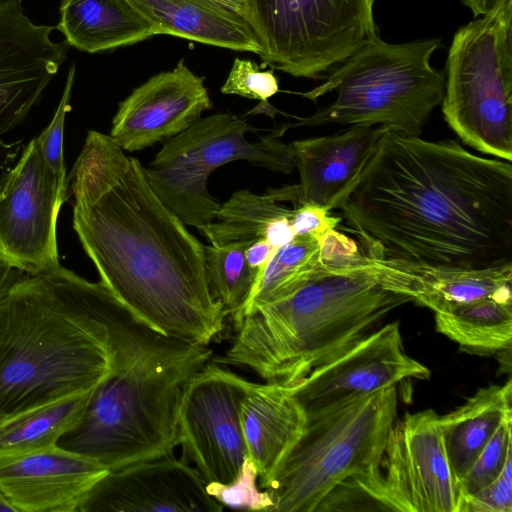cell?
<instances>
[{
  "mask_svg": "<svg viewBox=\"0 0 512 512\" xmlns=\"http://www.w3.org/2000/svg\"><path fill=\"white\" fill-rule=\"evenodd\" d=\"M23 272L0 262V298L7 288L19 278Z\"/></svg>",
  "mask_w": 512,
  "mask_h": 512,
  "instance_id": "74e56055",
  "label": "cell"
},
{
  "mask_svg": "<svg viewBox=\"0 0 512 512\" xmlns=\"http://www.w3.org/2000/svg\"><path fill=\"white\" fill-rule=\"evenodd\" d=\"M244 17L251 24L249 0H214ZM252 26V25H251Z\"/></svg>",
  "mask_w": 512,
  "mask_h": 512,
  "instance_id": "f35d334b",
  "label": "cell"
},
{
  "mask_svg": "<svg viewBox=\"0 0 512 512\" xmlns=\"http://www.w3.org/2000/svg\"><path fill=\"white\" fill-rule=\"evenodd\" d=\"M0 511H12L16 512L15 508L9 503V501L0 492Z\"/></svg>",
  "mask_w": 512,
  "mask_h": 512,
  "instance_id": "ab89813d",
  "label": "cell"
},
{
  "mask_svg": "<svg viewBox=\"0 0 512 512\" xmlns=\"http://www.w3.org/2000/svg\"><path fill=\"white\" fill-rule=\"evenodd\" d=\"M144 166L90 130L68 176L73 227L100 282L164 334L209 346L225 314L211 296L204 244L150 187Z\"/></svg>",
  "mask_w": 512,
  "mask_h": 512,
  "instance_id": "7a4b0ae2",
  "label": "cell"
},
{
  "mask_svg": "<svg viewBox=\"0 0 512 512\" xmlns=\"http://www.w3.org/2000/svg\"><path fill=\"white\" fill-rule=\"evenodd\" d=\"M57 29L69 46L88 53L113 50L158 35L132 0H61Z\"/></svg>",
  "mask_w": 512,
  "mask_h": 512,
  "instance_id": "603a6c76",
  "label": "cell"
},
{
  "mask_svg": "<svg viewBox=\"0 0 512 512\" xmlns=\"http://www.w3.org/2000/svg\"><path fill=\"white\" fill-rule=\"evenodd\" d=\"M340 210L370 258L465 269L512 264V164L451 139L387 128Z\"/></svg>",
  "mask_w": 512,
  "mask_h": 512,
  "instance_id": "6da1fadb",
  "label": "cell"
},
{
  "mask_svg": "<svg viewBox=\"0 0 512 512\" xmlns=\"http://www.w3.org/2000/svg\"><path fill=\"white\" fill-rule=\"evenodd\" d=\"M19 1H22V0H19Z\"/></svg>",
  "mask_w": 512,
  "mask_h": 512,
  "instance_id": "60d3db41",
  "label": "cell"
},
{
  "mask_svg": "<svg viewBox=\"0 0 512 512\" xmlns=\"http://www.w3.org/2000/svg\"><path fill=\"white\" fill-rule=\"evenodd\" d=\"M430 375L426 366L405 352L399 322L395 321L313 368L290 387L306 416H311L396 386L405 379L424 380Z\"/></svg>",
  "mask_w": 512,
  "mask_h": 512,
  "instance_id": "5bb4252c",
  "label": "cell"
},
{
  "mask_svg": "<svg viewBox=\"0 0 512 512\" xmlns=\"http://www.w3.org/2000/svg\"><path fill=\"white\" fill-rule=\"evenodd\" d=\"M436 330L476 355L505 354L512 347V298L485 297L435 313Z\"/></svg>",
  "mask_w": 512,
  "mask_h": 512,
  "instance_id": "d4e9b609",
  "label": "cell"
},
{
  "mask_svg": "<svg viewBox=\"0 0 512 512\" xmlns=\"http://www.w3.org/2000/svg\"><path fill=\"white\" fill-rule=\"evenodd\" d=\"M326 258L324 270L296 293L246 313L217 362L293 386L412 301L383 288L367 271L364 253Z\"/></svg>",
  "mask_w": 512,
  "mask_h": 512,
  "instance_id": "5b68a950",
  "label": "cell"
},
{
  "mask_svg": "<svg viewBox=\"0 0 512 512\" xmlns=\"http://www.w3.org/2000/svg\"><path fill=\"white\" fill-rule=\"evenodd\" d=\"M114 295L62 267L0 298V425L93 391L110 373Z\"/></svg>",
  "mask_w": 512,
  "mask_h": 512,
  "instance_id": "3957f363",
  "label": "cell"
},
{
  "mask_svg": "<svg viewBox=\"0 0 512 512\" xmlns=\"http://www.w3.org/2000/svg\"><path fill=\"white\" fill-rule=\"evenodd\" d=\"M91 392L33 410L0 425V454L57 445L59 438L80 418Z\"/></svg>",
  "mask_w": 512,
  "mask_h": 512,
  "instance_id": "83f0119b",
  "label": "cell"
},
{
  "mask_svg": "<svg viewBox=\"0 0 512 512\" xmlns=\"http://www.w3.org/2000/svg\"><path fill=\"white\" fill-rule=\"evenodd\" d=\"M198 470L173 454L110 469L79 512H220Z\"/></svg>",
  "mask_w": 512,
  "mask_h": 512,
  "instance_id": "9a60e30c",
  "label": "cell"
},
{
  "mask_svg": "<svg viewBox=\"0 0 512 512\" xmlns=\"http://www.w3.org/2000/svg\"><path fill=\"white\" fill-rule=\"evenodd\" d=\"M107 472L98 462L58 445L0 454V492L16 512H79Z\"/></svg>",
  "mask_w": 512,
  "mask_h": 512,
  "instance_id": "d6986e66",
  "label": "cell"
},
{
  "mask_svg": "<svg viewBox=\"0 0 512 512\" xmlns=\"http://www.w3.org/2000/svg\"><path fill=\"white\" fill-rule=\"evenodd\" d=\"M251 243L204 245L205 273L212 298L236 327L257 283L245 249Z\"/></svg>",
  "mask_w": 512,
  "mask_h": 512,
  "instance_id": "f1b7e54d",
  "label": "cell"
},
{
  "mask_svg": "<svg viewBox=\"0 0 512 512\" xmlns=\"http://www.w3.org/2000/svg\"><path fill=\"white\" fill-rule=\"evenodd\" d=\"M462 512H512V458L493 482L465 497Z\"/></svg>",
  "mask_w": 512,
  "mask_h": 512,
  "instance_id": "836d02e7",
  "label": "cell"
},
{
  "mask_svg": "<svg viewBox=\"0 0 512 512\" xmlns=\"http://www.w3.org/2000/svg\"><path fill=\"white\" fill-rule=\"evenodd\" d=\"M67 188L33 138L0 179V262L29 275L60 266L57 220Z\"/></svg>",
  "mask_w": 512,
  "mask_h": 512,
  "instance_id": "8fae6325",
  "label": "cell"
},
{
  "mask_svg": "<svg viewBox=\"0 0 512 512\" xmlns=\"http://www.w3.org/2000/svg\"><path fill=\"white\" fill-rule=\"evenodd\" d=\"M109 323L111 371L57 441L108 470L173 454L184 390L213 355L209 346L150 326L115 296Z\"/></svg>",
  "mask_w": 512,
  "mask_h": 512,
  "instance_id": "277c9868",
  "label": "cell"
},
{
  "mask_svg": "<svg viewBox=\"0 0 512 512\" xmlns=\"http://www.w3.org/2000/svg\"><path fill=\"white\" fill-rule=\"evenodd\" d=\"M444 72L448 126L467 146L512 162V0L454 34Z\"/></svg>",
  "mask_w": 512,
  "mask_h": 512,
  "instance_id": "ba28073f",
  "label": "cell"
},
{
  "mask_svg": "<svg viewBox=\"0 0 512 512\" xmlns=\"http://www.w3.org/2000/svg\"><path fill=\"white\" fill-rule=\"evenodd\" d=\"M386 129L350 125L331 135L290 142L289 155L300 181L296 185L267 188L266 193L276 201L292 202L294 207L314 204L329 211L341 209L363 176Z\"/></svg>",
  "mask_w": 512,
  "mask_h": 512,
  "instance_id": "2e32d148",
  "label": "cell"
},
{
  "mask_svg": "<svg viewBox=\"0 0 512 512\" xmlns=\"http://www.w3.org/2000/svg\"><path fill=\"white\" fill-rule=\"evenodd\" d=\"M276 250L277 248L265 239L254 241L246 247V260L257 276V283Z\"/></svg>",
  "mask_w": 512,
  "mask_h": 512,
  "instance_id": "d590c367",
  "label": "cell"
},
{
  "mask_svg": "<svg viewBox=\"0 0 512 512\" xmlns=\"http://www.w3.org/2000/svg\"><path fill=\"white\" fill-rule=\"evenodd\" d=\"M510 458H512V420L504 422L498 428L460 480L463 498L473 495L493 482L501 474Z\"/></svg>",
  "mask_w": 512,
  "mask_h": 512,
  "instance_id": "4dcf8cb0",
  "label": "cell"
},
{
  "mask_svg": "<svg viewBox=\"0 0 512 512\" xmlns=\"http://www.w3.org/2000/svg\"><path fill=\"white\" fill-rule=\"evenodd\" d=\"M512 420V382L479 389L455 410L440 416L451 469L460 483L498 428Z\"/></svg>",
  "mask_w": 512,
  "mask_h": 512,
  "instance_id": "cb8c5ba5",
  "label": "cell"
},
{
  "mask_svg": "<svg viewBox=\"0 0 512 512\" xmlns=\"http://www.w3.org/2000/svg\"><path fill=\"white\" fill-rule=\"evenodd\" d=\"M341 217L333 216L331 211L314 204H302L293 208L291 225L296 235H323L336 229Z\"/></svg>",
  "mask_w": 512,
  "mask_h": 512,
  "instance_id": "e575fe53",
  "label": "cell"
},
{
  "mask_svg": "<svg viewBox=\"0 0 512 512\" xmlns=\"http://www.w3.org/2000/svg\"><path fill=\"white\" fill-rule=\"evenodd\" d=\"M374 0H249L260 58L294 77L324 78L377 35Z\"/></svg>",
  "mask_w": 512,
  "mask_h": 512,
  "instance_id": "30bf717a",
  "label": "cell"
},
{
  "mask_svg": "<svg viewBox=\"0 0 512 512\" xmlns=\"http://www.w3.org/2000/svg\"><path fill=\"white\" fill-rule=\"evenodd\" d=\"M386 510L462 512L463 494L445 449L440 415L406 413L389 433L382 461Z\"/></svg>",
  "mask_w": 512,
  "mask_h": 512,
  "instance_id": "4fadbf2b",
  "label": "cell"
},
{
  "mask_svg": "<svg viewBox=\"0 0 512 512\" xmlns=\"http://www.w3.org/2000/svg\"><path fill=\"white\" fill-rule=\"evenodd\" d=\"M37 25L21 1L0 0V138L24 121L66 61L68 43Z\"/></svg>",
  "mask_w": 512,
  "mask_h": 512,
  "instance_id": "e0dca14e",
  "label": "cell"
},
{
  "mask_svg": "<svg viewBox=\"0 0 512 512\" xmlns=\"http://www.w3.org/2000/svg\"><path fill=\"white\" fill-rule=\"evenodd\" d=\"M396 418V386L306 416L301 437L265 489L272 512H315L342 481L381 469Z\"/></svg>",
  "mask_w": 512,
  "mask_h": 512,
  "instance_id": "52a82bcc",
  "label": "cell"
},
{
  "mask_svg": "<svg viewBox=\"0 0 512 512\" xmlns=\"http://www.w3.org/2000/svg\"><path fill=\"white\" fill-rule=\"evenodd\" d=\"M204 80L183 59L152 76L118 104L109 136L135 152L182 133L213 106Z\"/></svg>",
  "mask_w": 512,
  "mask_h": 512,
  "instance_id": "ac0fdd59",
  "label": "cell"
},
{
  "mask_svg": "<svg viewBox=\"0 0 512 512\" xmlns=\"http://www.w3.org/2000/svg\"><path fill=\"white\" fill-rule=\"evenodd\" d=\"M279 203L266 192L236 191L221 204L216 219L200 232L212 245L267 240L275 224L293 211Z\"/></svg>",
  "mask_w": 512,
  "mask_h": 512,
  "instance_id": "4316f807",
  "label": "cell"
},
{
  "mask_svg": "<svg viewBox=\"0 0 512 512\" xmlns=\"http://www.w3.org/2000/svg\"><path fill=\"white\" fill-rule=\"evenodd\" d=\"M251 130L256 129L229 113L198 120L169 138L150 166L143 167L150 187L185 225L201 231L221 207L207 189L216 168L236 160L284 174L295 168L288 144L280 137L270 133L250 142L246 133Z\"/></svg>",
  "mask_w": 512,
  "mask_h": 512,
  "instance_id": "9c48e42d",
  "label": "cell"
},
{
  "mask_svg": "<svg viewBox=\"0 0 512 512\" xmlns=\"http://www.w3.org/2000/svg\"><path fill=\"white\" fill-rule=\"evenodd\" d=\"M366 269L383 288L405 294L434 313L485 297L512 298V264L465 269L366 256Z\"/></svg>",
  "mask_w": 512,
  "mask_h": 512,
  "instance_id": "ffe728a7",
  "label": "cell"
},
{
  "mask_svg": "<svg viewBox=\"0 0 512 512\" xmlns=\"http://www.w3.org/2000/svg\"><path fill=\"white\" fill-rule=\"evenodd\" d=\"M156 28L167 34L221 48L253 52L262 45L251 24L214 0H132Z\"/></svg>",
  "mask_w": 512,
  "mask_h": 512,
  "instance_id": "7402d4cb",
  "label": "cell"
},
{
  "mask_svg": "<svg viewBox=\"0 0 512 512\" xmlns=\"http://www.w3.org/2000/svg\"><path fill=\"white\" fill-rule=\"evenodd\" d=\"M247 382L210 360L184 390L179 408L180 445L206 484L231 483L248 457L239 416Z\"/></svg>",
  "mask_w": 512,
  "mask_h": 512,
  "instance_id": "7c38bea8",
  "label": "cell"
},
{
  "mask_svg": "<svg viewBox=\"0 0 512 512\" xmlns=\"http://www.w3.org/2000/svg\"><path fill=\"white\" fill-rule=\"evenodd\" d=\"M207 492L223 507L249 511L272 512L273 501L268 492L260 488L258 471L247 457L237 478L229 484L207 483Z\"/></svg>",
  "mask_w": 512,
  "mask_h": 512,
  "instance_id": "1f68e13d",
  "label": "cell"
},
{
  "mask_svg": "<svg viewBox=\"0 0 512 512\" xmlns=\"http://www.w3.org/2000/svg\"><path fill=\"white\" fill-rule=\"evenodd\" d=\"M239 416L248 457L257 468L260 488L266 489L301 437L306 413L290 386L248 381Z\"/></svg>",
  "mask_w": 512,
  "mask_h": 512,
  "instance_id": "44dd1931",
  "label": "cell"
},
{
  "mask_svg": "<svg viewBox=\"0 0 512 512\" xmlns=\"http://www.w3.org/2000/svg\"><path fill=\"white\" fill-rule=\"evenodd\" d=\"M502 1L504 0H462V3L477 18L492 11Z\"/></svg>",
  "mask_w": 512,
  "mask_h": 512,
  "instance_id": "8d00e7d4",
  "label": "cell"
},
{
  "mask_svg": "<svg viewBox=\"0 0 512 512\" xmlns=\"http://www.w3.org/2000/svg\"><path fill=\"white\" fill-rule=\"evenodd\" d=\"M273 70L263 71L254 61L236 58L221 92L259 100V105L247 114L265 113L273 117L279 112L268 103V99L279 91L278 79Z\"/></svg>",
  "mask_w": 512,
  "mask_h": 512,
  "instance_id": "f546056e",
  "label": "cell"
},
{
  "mask_svg": "<svg viewBox=\"0 0 512 512\" xmlns=\"http://www.w3.org/2000/svg\"><path fill=\"white\" fill-rule=\"evenodd\" d=\"M323 235H296L276 250L253 289L242 317L255 308L290 297L324 270L327 258L322 251Z\"/></svg>",
  "mask_w": 512,
  "mask_h": 512,
  "instance_id": "484cf974",
  "label": "cell"
},
{
  "mask_svg": "<svg viewBox=\"0 0 512 512\" xmlns=\"http://www.w3.org/2000/svg\"><path fill=\"white\" fill-rule=\"evenodd\" d=\"M75 77V65L68 71L65 87L54 116L48 126L37 137L41 152L56 172L60 181L68 185L64 162V126L68 111Z\"/></svg>",
  "mask_w": 512,
  "mask_h": 512,
  "instance_id": "d6a6232c",
  "label": "cell"
},
{
  "mask_svg": "<svg viewBox=\"0 0 512 512\" xmlns=\"http://www.w3.org/2000/svg\"><path fill=\"white\" fill-rule=\"evenodd\" d=\"M440 46V38L392 44L373 36L333 68L321 85L299 93L316 101L336 91L333 102L311 116L275 126L271 133L281 138L292 128L337 123L384 126L420 136L444 96L445 72L431 65Z\"/></svg>",
  "mask_w": 512,
  "mask_h": 512,
  "instance_id": "8992f818",
  "label": "cell"
}]
</instances>
